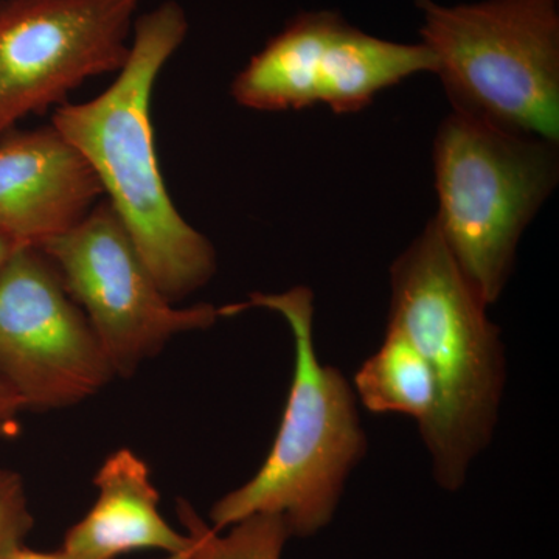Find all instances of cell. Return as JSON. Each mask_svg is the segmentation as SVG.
Listing matches in <instances>:
<instances>
[{
  "label": "cell",
  "instance_id": "1",
  "mask_svg": "<svg viewBox=\"0 0 559 559\" xmlns=\"http://www.w3.org/2000/svg\"><path fill=\"white\" fill-rule=\"evenodd\" d=\"M176 0L138 16L130 57L112 84L90 102L62 103L51 127L68 140L100 182L139 255L168 300L186 299L212 280V242L173 204L151 120L154 86L189 35Z\"/></svg>",
  "mask_w": 559,
  "mask_h": 559
},
{
  "label": "cell",
  "instance_id": "2",
  "mask_svg": "<svg viewBox=\"0 0 559 559\" xmlns=\"http://www.w3.org/2000/svg\"><path fill=\"white\" fill-rule=\"evenodd\" d=\"M487 305L471 288L430 219L390 267V329L421 353L436 381V407L419 428L441 488L465 485L487 450L506 388V349Z\"/></svg>",
  "mask_w": 559,
  "mask_h": 559
},
{
  "label": "cell",
  "instance_id": "3",
  "mask_svg": "<svg viewBox=\"0 0 559 559\" xmlns=\"http://www.w3.org/2000/svg\"><path fill=\"white\" fill-rule=\"evenodd\" d=\"M250 308L277 312L288 323L296 353L293 381L270 454L252 479L212 507L210 527L223 532L253 514H278L290 538H310L333 520L348 476L367 452L355 390L340 370L320 362L308 286L255 293L245 304L219 308V314Z\"/></svg>",
  "mask_w": 559,
  "mask_h": 559
},
{
  "label": "cell",
  "instance_id": "4",
  "mask_svg": "<svg viewBox=\"0 0 559 559\" xmlns=\"http://www.w3.org/2000/svg\"><path fill=\"white\" fill-rule=\"evenodd\" d=\"M444 245L487 307L502 296L518 245L559 179L558 143L452 110L433 142Z\"/></svg>",
  "mask_w": 559,
  "mask_h": 559
},
{
  "label": "cell",
  "instance_id": "5",
  "mask_svg": "<svg viewBox=\"0 0 559 559\" xmlns=\"http://www.w3.org/2000/svg\"><path fill=\"white\" fill-rule=\"evenodd\" d=\"M559 0H417L423 44L455 112L559 140Z\"/></svg>",
  "mask_w": 559,
  "mask_h": 559
},
{
  "label": "cell",
  "instance_id": "6",
  "mask_svg": "<svg viewBox=\"0 0 559 559\" xmlns=\"http://www.w3.org/2000/svg\"><path fill=\"white\" fill-rule=\"evenodd\" d=\"M38 248L86 316L116 377H131L173 337L221 318L213 305L176 308L165 297L108 200Z\"/></svg>",
  "mask_w": 559,
  "mask_h": 559
},
{
  "label": "cell",
  "instance_id": "7",
  "mask_svg": "<svg viewBox=\"0 0 559 559\" xmlns=\"http://www.w3.org/2000/svg\"><path fill=\"white\" fill-rule=\"evenodd\" d=\"M425 44L374 38L333 11L301 13L250 58L230 86L242 108L261 112L325 105L359 112L380 92L418 73H436Z\"/></svg>",
  "mask_w": 559,
  "mask_h": 559
},
{
  "label": "cell",
  "instance_id": "8",
  "mask_svg": "<svg viewBox=\"0 0 559 559\" xmlns=\"http://www.w3.org/2000/svg\"><path fill=\"white\" fill-rule=\"evenodd\" d=\"M114 377L49 257L17 246L0 270V384L22 411L43 412L91 399Z\"/></svg>",
  "mask_w": 559,
  "mask_h": 559
},
{
  "label": "cell",
  "instance_id": "9",
  "mask_svg": "<svg viewBox=\"0 0 559 559\" xmlns=\"http://www.w3.org/2000/svg\"><path fill=\"white\" fill-rule=\"evenodd\" d=\"M143 0H0V138L130 57Z\"/></svg>",
  "mask_w": 559,
  "mask_h": 559
},
{
  "label": "cell",
  "instance_id": "10",
  "mask_svg": "<svg viewBox=\"0 0 559 559\" xmlns=\"http://www.w3.org/2000/svg\"><path fill=\"white\" fill-rule=\"evenodd\" d=\"M102 198L90 165L51 124L0 138V229L20 245L70 229Z\"/></svg>",
  "mask_w": 559,
  "mask_h": 559
},
{
  "label": "cell",
  "instance_id": "11",
  "mask_svg": "<svg viewBox=\"0 0 559 559\" xmlns=\"http://www.w3.org/2000/svg\"><path fill=\"white\" fill-rule=\"evenodd\" d=\"M94 485L98 498L83 520L66 533L61 549L73 559H117L140 550H160L187 559L191 539L164 520L150 468L130 450L103 462Z\"/></svg>",
  "mask_w": 559,
  "mask_h": 559
},
{
  "label": "cell",
  "instance_id": "12",
  "mask_svg": "<svg viewBox=\"0 0 559 559\" xmlns=\"http://www.w3.org/2000/svg\"><path fill=\"white\" fill-rule=\"evenodd\" d=\"M355 395L371 414H399L421 428L436 407V381L428 362L399 330L385 331L377 353L360 366Z\"/></svg>",
  "mask_w": 559,
  "mask_h": 559
},
{
  "label": "cell",
  "instance_id": "13",
  "mask_svg": "<svg viewBox=\"0 0 559 559\" xmlns=\"http://www.w3.org/2000/svg\"><path fill=\"white\" fill-rule=\"evenodd\" d=\"M178 516L191 539L187 559H282L290 538L278 514H253L231 525L227 535L202 521L187 500H178Z\"/></svg>",
  "mask_w": 559,
  "mask_h": 559
},
{
  "label": "cell",
  "instance_id": "14",
  "mask_svg": "<svg viewBox=\"0 0 559 559\" xmlns=\"http://www.w3.org/2000/svg\"><path fill=\"white\" fill-rule=\"evenodd\" d=\"M33 524L22 477L14 471L0 468V555L24 543Z\"/></svg>",
  "mask_w": 559,
  "mask_h": 559
},
{
  "label": "cell",
  "instance_id": "15",
  "mask_svg": "<svg viewBox=\"0 0 559 559\" xmlns=\"http://www.w3.org/2000/svg\"><path fill=\"white\" fill-rule=\"evenodd\" d=\"M0 559H73L68 551L58 549L55 551L33 550L25 547L24 543L10 547L9 550L0 555Z\"/></svg>",
  "mask_w": 559,
  "mask_h": 559
},
{
  "label": "cell",
  "instance_id": "16",
  "mask_svg": "<svg viewBox=\"0 0 559 559\" xmlns=\"http://www.w3.org/2000/svg\"><path fill=\"white\" fill-rule=\"evenodd\" d=\"M21 411L20 401L0 384V419H16Z\"/></svg>",
  "mask_w": 559,
  "mask_h": 559
},
{
  "label": "cell",
  "instance_id": "17",
  "mask_svg": "<svg viewBox=\"0 0 559 559\" xmlns=\"http://www.w3.org/2000/svg\"><path fill=\"white\" fill-rule=\"evenodd\" d=\"M17 246H21L20 242L11 238L7 231L0 229V270H2L3 264H5V261L9 260V257Z\"/></svg>",
  "mask_w": 559,
  "mask_h": 559
},
{
  "label": "cell",
  "instance_id": "18",
  "mask_svg": "<svg viewBox=\"0 0 559 559\" xmlns=\"http://www.w3.org/2000/svg\"><path fill=\"white\" fill-rule=\"evenodd\" d=\"M16 419H0V439L7 436H13Z\"/></svg>",
  "mask_w": 559,
  "mask_h": 559
}]
</instances>
